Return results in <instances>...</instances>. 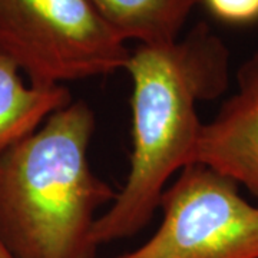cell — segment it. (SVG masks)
<instances>
[{
    "label": "cell",
    "mask_w": 258,
    "mask_h": 258,
    "mask_svg": "<svg viewBox=\"0 0 258 258\" xmlns=\"http://www.w3.org/2000/svg\"><path fill=\"white\" fill-rule=\"evenodd\" d=\"M72 101L66 85L26 82L18 63L0 47V155Z\"/></svg>",
    "instance_id": "8992f818"
},
{
    "label": "cell",
    "mask_w": 258,
    "mask_h": 258,
    "mask_svg": "<svg viewBox=\"0 0 258 258\" xmlns=\"http://www.w3.org/2000/svg\"><path fill=\"white\" fill-rule=\"evenodd\" d=\"M238 188L200 162L185 166L162 194L155 234L115 258H258V207Z\"/></svg>",
    "instance_id": "277c9868"
},
{
    "label": "cell",
    "mask_w": 258,
    "mask_h": 258,
    "mask_svg": "<svg viewBox=\"0 0 258 258\" xmlns=\"http://www.w3.org/2000/svg\"><path fill=\"white\" fill-rule=\"evenodd\" d=\"M195 162L258 197V47L237 72V91L203 123Z\"/></svg>",
    "instance_id": "5b68a950"
},
{
    "label": "cell",
    "mask_w": 258,
    "mask_h": 258,
    "mask_svg": "<svg viewBox=\"0 0 258 258\" xmlns=\"http://www.w3.org/2000/svg\"><path fill=\"white\" fill-rule=\"evenodd\" d=\"M101 18L125 42L158 45L181 37L200 0H89Z\"/></svg>",
    "instance_id": "52a82bcc"
},
{
    "label": "cell",
    "mask_w": 258,
    "mask_h": 258,
    "mask_svg": "<svg viewBox=\"0 0 258 258\" xmlns=\"http://www.w3.org/2000/svg\"><path fill=\"white\" fill-rule=\"evenodd\" d=\"M132 82V147L126 181L98 217V245L129 238L152 220L168 181L197 159V105L227 91L230 50L205 22L168 43L138 45L125 69Z\"/></svg>",
    "instance_id": "6da1fadb"
},
{
    "label": "cell",
    "mask_w": 258,
    "mask_h": 258,
    "mask_svg": "<svg viewBox=\"0 0 258 258\" xmlns=\"http://www.w3.org/2000/svg\"><path fill=\"white\" fill-rule=\"evenodd\" d=\"M0 258H18L13 254V251L8 247V244L5 242L2 235H0Z\"/></svg>",
    "instance_id": "9c48e42d"
},
{
    "label": "cell",
    "mask_w": 258,
    "mask_h": 258,
    "mask_svg": "<svg viewBox=\"0 0 258 258\" xmlns=\"http://www.w3.org/2000/svg\"><path fill=\"white\" fill-rule=\"evenodd\" d=\"M95 126L72 101L0 155V235L18 258L96 255V212L118 192L91 166Z\"/></svg>",
    "instance_id": "7a4b0ae2"
},
{
    "label": "cell",
    "mask_w": 258,
    "mask_h": 258,
    "mask_svg": "<svg viewBox=\"0 0 258 258\" xmlns=\"http://www.w3.org/2000/svg\"><path fill=\"white\" fill-rule=\"evenodd\" d=\"M212 16L230 25L258 22V0H200Z\"/></svg>",
    "instance_id": "ba28073f"
},
{
    "label": "cell",
    "mask_w": 258,
    "mask_h": 258,
    "mask_svg": "<svg viewBox=\"0 0 258 258\" xmlns=\"http://www.w3.org/2000/svg\"><path fill=\"white\" fill-rule=\"evenodd\" d=\"M0 47L46 86L111 75L131 53L89 0H0Z\"/></svg>",
    "instance_id": "3957f363"
}]
</instances>
